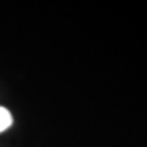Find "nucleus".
<instances>
[{
  "label": "nucleus",
  "instance_id": "1",
  "mask_svg": "<svg viewBox=\"0 0 147 147\" xmlns=\"http://www.w3.org/2000/svg\"><path fill=\"white\" fill-rule=\"evenodd\" d=\"M12 115L10 113V110L0 106V134L7 131L11 125H12Z\"/></svg>",
  "mask_w": 147,
  "mask_h": 147
}]
</instances>
